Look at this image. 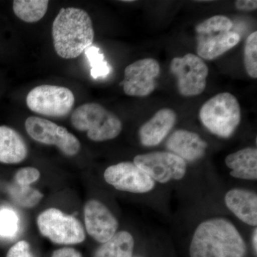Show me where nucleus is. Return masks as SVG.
<instances>
[{
  "label": "nucleus",
  "mask_w": 257,
  "mask_h": 257,
  "mask_svg": "<svg viewBox=\"0 0 257 257\" xmlns=\"http://www.w3.org/2000/svg\"><path fill=\"white\" fill-rule=\"evenodd\" d=\"M241 40L239 33L234 31L199 35L197 38L198 57L213 60L237 45Z\"/></svg>",
  "instance_id": "obj_16"
},
{
  "label": "nucleus",
  "mask_w": 257,
  "mask_h": 257,
  "mask_svg": "<svg viewBox=\"0 0 257 257\" xmlns=\"http://www.w3.org/2000/svg\"><path fill=\"white\" fill-rule=\"evenodd\" d=\"M40 232L52 242L75 244L85 239V232L80 221L55 208L47 209L37 218Z\"/></svg>",
  "instance_id": "obj_6"
},
{
  "label": "nucleus",
  "mask_w": 257,
  "mask_h": 257,
  "mask_svg": "<svg viewBox=\"0 0 257 257\" xmlns=\"http://www.w3.org/2000/svg\"><path fill=\"white\" fill-rule=\"evenodd\" d=\"M104 179L115 189L124 192L143 194L150 192L155 182L134 162H120L108 167Z\"/></svg>",
  "instance_id": "obj_11"
},
{
  "label": "nucleus",
  "mask_w": 257,
  "mask_h": 257,
  "mask_svg": "<svg viewBox=\"0 0 257 257\" xmlns=\"http://www.w3.org/2000/svg\"><path fill=\"white\" fill-rule=\"evenodd\" d=\"M233 26V22L227 17L215 15L199 23L196 26L195 30L199 35H206L231 31Z\"/></svg>",
  "instance_id": "obj_22"
},
{
  "label": "nucleus",
  "mask_w": 257,
  "mask_h": 257,
  "mask_svg": "<svg viewBox=\"0 0 257 257\" xmlns=\"http://www.w3.org/2000/svg\"><path fill=\"white\" fill-rule=\"evenodd\" d=\"M225 164L231 170L230 175L245 180L257 179V150L246 147L230 154L225 158Z\"/></svg>",
  "instance_id": "obj_18"
},
{
  "label": "nucleus",
  "mask_w": 257,
  "mask_h": 257,
  "mask_svg": "<svg viewBox=\"0 0 257 257\" xmlns=\"http://www.w3.org/2000/svg\"><path fill=\"white\" fill-rule=\"evenodd\" d=\"M49 3L47 0H15L13 11L23 22L35 23L46 15Z\"/></svg>",
  "instance_id": "obj_20"
},
{
  "label": "nucleus",
  "mask_w": 257,
  "mask_h": 257,
  "mask_svg": "<svg viewBox=\"0 0 257 257\" xmlns=\"http://www.w3.org/2000/svg\"><path fill=\"white\" fill-rule=\"evenodd\" d=\"M134 163L155 182L165 184L172 180H180L187 172V163L170 152H155L139 155Z\"/></svg>",
  "instance_id": "obj_9"
},
{
  "label": "nucleus",
  "mask_w": 257,
  "mask_h": 257,
  "mask_svg": "<svg viewBox=\"0 0 257 257\" xmlns=\"http://www.w3.org/2000/svg\"><path fill=\"white\" fill-rule=\"evenodd\" d=\"M20 229L18 214L10 208L0 209V236L5 238L14 237Z\"/></svg>",
  "instance_id": "obj_25"
},
{
  "label": "nucleus",
  "mask_w": 257,
  "mask_h": 257,
  "mask_svg": "<svg viewBox=\"0 0 257 257\" xmlns=\"http://www.w3.org/2000/svg\"><path fill=\"white\" fill-rule=\"evenodd\" d=\"M246 246L234 224L213 218L197 226L189 247L190 257H244Z\"/></svg>",
  "instance_id": "obj_1"
},
{
  "label": "nucleus",
  "mask_w": 257,
  "mask_h": 257,
  "mask_svg": "<svg viewBox=\"0 0 257 257\" xmlns=\"http://www.w3.org/2000/svg\"><path fill=\"white\" fill-rule=\"evenodd\" d=\"M243 63L246 73L252 79L257 78V32L248 35L243 50Z\"/></svg>",
  "instance_id": "obj_23"
},
{
  "label": "nucleus",
  "mask_w": 257,
  "mask_h": 257,
  "mask_svg": "<svg viewBox=\"0 0 257 257\" xmlns=\"http://www.w3.org/2000/svg\"><path fill=\"white\" fill-rule=\"evenodd\" d=\"M91 65V75L93 78L104 77L110 72L109 64L104 60V55L99 48L94 46L89 47L84 51Z\"/></svg>",
  "instance_id": "obj_24"
},
{
  "label": "nucleus",
  "mask_w": 257,
  "mask_h": 257,
  "mask_svg": "<svg viewBox=\"0 0 257 257\" xmlns=\"http://www.w3.org/2000/svg\"><path fill=\"white\" fill-rule=\"evenodd\" d=\"M170 71L177 78L181 95L195 96L205 89L209 69L197 55L189 53L182 57H175L171 62Z\"/></svg>",
  "instance_id": "obj_7"
},
{
  "label": "nucleus",
  "mask_w": 257,
  "mask_h": 257,
  "mask_svg": "<svg viewBox=\"0 0 257 257\" xmlns=\"http://www.w3.org/2000/svg\"><path fill=\"white\" fill-rule=\"evenodd\" d=\"M40 173L38 170L34 167H25L20 169L15 175V182L19 185L30 186L38 180Z\"/></svg>",
  "instance_id": "obj_26"
},
{
  "label": "nucleus",
  "mask_w": 257,
  "mask_h": 257,
  "mask_svg": "<svg viewBox=\"0 0 257 257\" xmlns=\"http://www.w3.org/2000/svg\"><path fill=\"white\" fill-rule=\"evenodd\" d=\"M28 135L35 141L47 145H55L67 156H74L80 150L78 139L63 126L50 120L30 116L25 121Z\"/></svg>",
  "instance_id": "obj_8"
},
{
  "label": "nucleus",
  "mask_w": 257,
  "mask_h": 257,
  "mask_svg": "<svg viewBox=\"0 0 257 257\" xmlns=\"http://www.w3.org/2000/svg\"><path fill=\"white\" fill-rule=\"evenodd\" d=\"M226 207L245 224L257 225V195L247 189L235 188L226 193L224 197Z\"/></svg>",
  "instance_id": "obj_15"
},
{
  "label": "nucleus",
  "mask_w": 257,
  "mask_h": 257,
  "mask_svg": "<svg viewBox=\"0 0 257 257\" xmlns=\"http://www.w3.org/2000/svg\"><path fill=\"white\" fill-rule=\"evenodd\" d=\"M177 121L175 111L163 108L146 121L139 130L140 143L145 147L160 145L170 133Z\"/></svg>",
  "instance_id": "obj_14"
},
{
  "label": "nucleus",
  "mask_w": 257,
  "mask_h": 257,
  "mask_svg": "<svg viewBox=\"0 0 257 257\" xmlns=\"http://www.w3.org/2000/svg\"><path fill=\"white\" fill-rule=\"evenodd\" d=\"M52 257H82L80 252L73 248H62L56 250Z\"/></svg>",
  "instance_id": "obj_29"
},
{
  "label": "nucleus",
  "mask_w": 257,
  "mask_h": 257,
  "mask_svg": "<svg viewBox=\"0 0 257 257\" xmlns=\"http://www.w3.org/2000/svg\"><path fill=\"white\" fill-rule=\"evenodd\" d=\"M10 194L14 202L23 207H32L42 199V194L37 189L30 186H22L15 184L10 187Z\"/></svg>",
  "instance_id": "obj_21"
},
{
  "label": "nucleus",
  "mask_w": 257,
  "mask_h": 257,
  "mask_svg": "<svg viewBox=\"0 0 257 257\" xmlns=\"http://www.w3.org/2000/svg\"><path fill=\"white\" fill-rule=\"evenodd\" d=\"M207 143L197 133L178 130L170 135L166 147L171 153L187 162H196L205 155Z\"/></svg>",
  "instance_id": "obj_13"
},
{
  "label": "nucleus",
  "mask_w": 257,
  "mask_h": 257,
  "mask_svg": "<svg viewBox=\"0 0 257 257\" xmlns=\"http://www.w3.org/2000/svg\"><path fill=\"white\" fill-rule=\"evenodd\" d=\"M257 229L256 228H255L254 231H253V235H252V246L253 248V251H255V253H257Z\"/></svg>",
  "instance_id": "obj_30"
},
{
  "label": "nucleus",
  "mask_w": 257,
  "mask_h": 257,
  "mask_svg": "<svg viewBox=\"0 0 257 257\" xmlns=\"http://www.w3.org/2000/svg\"><path fill=\"white\" fill-rule=\"evenodd\" d=\"M52 35L57 55L67 60L76 58L94 42L92 19L84 10L62 8L52 24Z\"/></svg>",
  "instance_id": "obj_2"
},
{
  "label": "nucleus",
  "mask_w": 257,
  "mask_h": 257,
  "mask_svg": "<svg viewBox=\"0 0 257 257\" xmlns=\"http://www.w3.org/2000/svg\"><path fill=\"white\" fill-rule=\"evenodd\" d=\"M204 127L219 138H231L241 122V111L236 96L219 93L208 99L199 110Z\"/></svg>",
  "instance_id": "obj_3"
},
{
  "label": "nucleus",
  "mask_w": 257,
  "mask_h": 257,
  "mask_svg": "<svg viewBox=\"0 0 257 257\" xmlns=\"http://www.w3.org/2000/svg\"><path fill=\"white\" fill-rule=\"evenodd\" d=\"M6 257H34L30 244L26 241H20L10 248Z\"/></svg>",
  "instance_id": "obj_27"
},
{
  "label": "nucleus",
  "mask_w": 257,
  "mask_h": 257,
  "mask_svg": "<svg viewBox=\"0 0 257 257\" xmlns=\"http://www.w3.org/2000/svg\"><path fill=\"white\" fill-rule=\"evenodd\" d=\"M28 153L27 144L16 130L0 126V162L18 164L25 160Z\"/></svg>",
  "instance_id": "obj_17"
},
{
  "label": "nucleus",
  "mask_w": 257,
  "mask_h": 257,
  "mask_svg": "<svg viewBox=\"0 0 257 257\" xmlns=\"http://www.w3.org/2000/svg\"><path fill=\"white\" fill-rule=\"evenodd\" d=\"M71 122L78 131L87 132L88 138L94 142L113 140L122 130L119 117L97 103L78 106L71 115Z\"/></svg>",
  "instance_id": "obj_4"
},
{
  "label": "nucleus",
  "mask_w": 257,
  "mask_h": 257,
  "mask_svg": "<svg viewBox=\"0 0 257 257\" xmlns=\"http://www.w3.org/2000/svg\"><path fill=\"white\" fill-rule=\"evenodd\" d=\"M135 241L126 231L116 233L96 249L94 257H133Z\"/></svg>",
  "instance_id": "obj_19"
},
{
  "label": "nucleus",
  "mask_w": 257,
  "mask_h": 257,
  "mask_svg": "<svg viewBox=\"0 0 257 257\" xmlns=\"http://www.w3.org/2000/svg\"><path fill=\"white\" fill-rule=\"evenodd\" d=\"M84 222L87 233L99 243H105L116 233L117 219L102 203L89 201L84 207Z\"/></svg>",
  "instance_id": "obj_12"
},
{
  "label": "nucleus",
  "mask_w": 257,
  "mask_h": 257,
  "mask_svg": "<svg viewBox=\"0 0 257 257\" xmlns=\"http://www.w3.org/2000/svg\"><path fill=\"white\" fill-rule=\"evenodd\" d=\"M235 8L239 11L253 12L257 9L256 0H238L235 2Z\"/></svg>",
  "instance_id": "obj_28"
},
{
  "label": "nucleus",
  "mask_w": 257,
  "mask_h": 257,
  "mask_svg": "<svg viewBox=\"0 0 257 257\" xmlns=\"http://www.w3.org/2000/svg\"><path fill=\"white\" fill-rule=\"evenodd\" d=\"M160 73V65L153 58L136 61L124 69L121 84L126 95L145 97L156 89V79Z\"/></svg>",
  "instance_id": "obj_10"
},
{
  "label": "nucleus",
  "mask_w": 257,
  "mask_h": 257,
  "mask_svg": "<svg viewBox=\"0 0 257 257\" xmlns=\"http://www.w3.org/2000/svg\"><path fill=\"white\" fill-rule=\"evenodd\" d=\"M73 92L64 87L42 84L32 89L26 98L29 109L44 116L63 117L73 108Z\"/></svg>",
  "instance_id": "obj_5"
}]
</instances>
